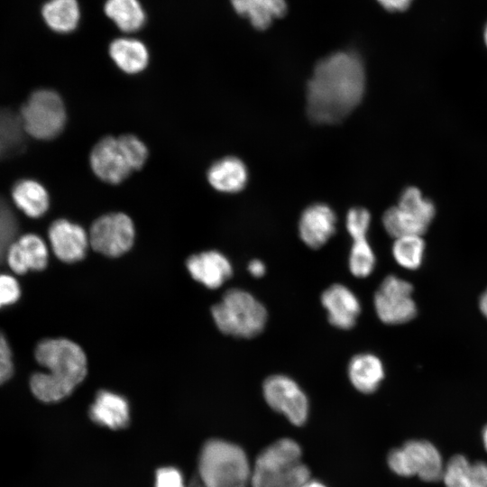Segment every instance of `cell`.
Segmentation results:
<instances>
[{"mask_svg": "<svg viewBox=\"0 0 487 487\" xmlns=\"http://www.w3.org/2000/svg\"><path fill=\"white\" fill-rule=\"evenodd\" d=\"M365 70L360 57L338 51L318 61L307 87V111L318 124H335L362 101Z\"/></svg>", "mask_w": 487, "mask_h": 487, "instance_id": "obj_1", "label": "cell"}, {"mask_svg": "<svg viewBox=\"0 0 487 487\" xmlns=\"http://www.w3.org/2000/svg\"><path fill=\"white\" fill-rule=\"evenodd\" d=\"M35 359L47 372H36L30 380L33 395L46 403L67 398L87 373V360L83 349L67 338L41 341L34 352Z\"/></svg>", "mask_w": 487, "mask_h": 487, "instance_id": "obj_2", "label": "cell"}, {"mask_svg": "<svg viewBox=\"0 0 487 487\" xmlns=\"http://www.w3.org/2000/svg\"><path fill=\"white\" fill-rule=\"evenodd\" d=\"M299 444L282 437L267 446L252 466L251 487H300L311 478Z\"/></svg>", "mask_w": 487, "mask_h": 487, "instance_id": "obj_3", "label": "cell"}, {"mask_svg": "<svg viewBox=\"0 0 487 487\" xmlns=\"http://www.w3.org/2000/svg\"><path fill=\"white\" fill-rule=\"evenodd\" d=\"M211 314L219 331L240 338L260 335L268 319L264 305L250 292L237 288L226 290L211 308Z\"/></svg>", "mask_w": 487, "mask_h": 487, "instance_id": "obj_4", "label": "cell"}, {"mask_svg": "<svg viewBox=\"0 0 487 487\" xmlns=\"http://www.w3.org/2000/svg\"><path fill=\"white\" fill-rule=\"evenodd\" d=\"M199 474L206 487H247L252 466L242 447L212 439L202 449Z\"/></svg>", "mask_w": 487, "mask_h": 487, "instance_id": "obj_5", "label": "cell"}, {"mask_svg": "<svg viewBox=\"0 0 487 487\" xmlns=\"http://www.w3.org/2000/svg\"><path fill=\"white\" fill-rule=\"evenodd\" d=\"M389 468L401 477L418 476L434 482L443 477L444 464L437 448L429 441L412 439L393 448L387 456Z\"/></svg>", "mask_w": 487, "mask_h": 487, "instance_id": "obj_6", "label": "cell"}, {"mask_svg": "<svg viewBox=\"0 0 487 487\" xmlns=\"http://www.w3.org/2000/svg\"><path fill=\"white\" fill-rule=\"evenodd\" d=\"M20 118L24 131L40 140L58 136L66 124V110L61 97L53 90L33 92L23 106Z\"/></svg>", "mask_w": 487, "mask_h": 487, "instance_id": "obj_7", "label": "cell"}, {"mask_svg": "<svg viewBox=\"0 0 487 487\" xmlns=\"http://www.w3.org/2000/svg\"><path fill=\"white\" fill-rule=\"evenodd\" d=\"M262 395L268 406L283 415L295 427L303 426L308 418L309 403L300 386L284 374H272L262 383Z\"/></svg>", "mask_w": 487, "mask_h": 487, "instance_id": "obj_8", "label": "cell"}, {"mask_svg": "<svg viewBox=\"0 0 487 487\" xmlns=\"http://www.w3.org/2000/svg\"><path fill=\"white\" fill-rule=\"evenodd\" d=\"M413 286L396 276H386L373 297V306L379 319L386 325H400L412 320L417 306L412 298Z\"/></svg>", "mask_w": 487, "mask_h": 487, "instance_id": "obj_9", "label": "cell"}, {"mask_svg": "<svg viewBox=\"0 0 487 487\" xmlns=\"http://www.w3.org/2000/svg\"><path fill=\"white\" fill-rule=\"evenodd\" d=\"M134 237L132 219L121 212L101 216L94 221L88 234L93 250L108 257H118L128 252Z\"/></svg>", "mask_w": 487, "mask_h": 487, "instance_id": "obj_10", "label": "cell"}, {"mask_svg": "<svg viewBox=\"0 0 487 487\" xmlns=\"http://www.w3.org/2000/svg\"><path fill=\"white\" fill-rule=\"evenodd\" d=\"M90 166L96 176L109 184H119L133 171L118 139L106 136L93 147L89 156Z\"/></svg>", "mask_w": 487, "mask_h": 487, "instance_id": "obj_11", "label": "cell"}, {"mask_svg": "<svg viewBox=\"0 0 487 487\" xmlns=\"http://www.w3.org/2000/svg\"><path fill=\"white\" fill-rule=\"evenodd\" d=\"M48 235L52 251L60 261L72 263L85 257L89 238L79 225L58 219L50 225Z\"/></svg>", "mask_w": 487, "mask_h": 487, "instance_id": "obj_12", "label": "cell"}, {"mask_svg": "<svg viewBox=\"0 0 487 487\" xmlns=\"http://www.w3.org/2000/svg\"><path fill=\"white\" fill-rule=\"evenodd\" d=\"M320 299L333 326L343 330L354 326L361 313V303L348 287L340 283L332 284L323 291Z\"/></svg>", "mask_w": 487, "mask_h": 487, "instance_id": "obj_13", "label": "cell"}, {"mask_svg": "<svg viewBox=\"0 0 487 487\" xmlns=\"http://www.w3.org/2000/svg\"><path fill=\"white\" fill-rule=\"evenodd\" d=\"M336 216L326 204L315 203L300 215L299 234L302 242L311 249H318L335 234Z\"/></svg>", "mask_w": 487, "mask_h": 487, "instance_id": "obj_14", "label": "cell"}, {"mask_svg": "<svg viewBox=\"0 0 487 487\" xmlns=\"http://www.w3.org/2000/svg\"><path fill=\"white\" fill-rule=\"evenodd\" d=\"M186 266L194 280L212 289L221 287L233 274L230 261L215 250L189 256Z\"/></svg>", "mask_w": 487, "mask_h": 487, "instance_id": "obj_15", "label": "cell"}, {"mask_svg": "<svg viewBox=\"0 0 487 487\" xmlns=\"http://www.w3.org/2000/svg\"><path fill=\"white\" fill-rule=\"evenodd\" d=\"M10 268L18 274L41 271L48 263V249L44 241L34 234H27L14 242L7 253Z\"/></svg>", "mask_w": 487, "mask_h": 487, "instance_id": "obj_16", "label": "cell"}, {"mask_svg": "<svg viewBox=\"0 0 487 487\" xmlns=\"http://www.w3.org/2000/svg\"><path fill=\"white\" fill-rule=\"evenodd\" d=\"M347 374L353 387L363 394H371L378 390L385 377L384 366L381 359L371 353H362L352 357L348 363Z\"/></svg>", "mask_w": 487, "mask_h": 487, "instance_id": "obj_17", "label": "cell"}, {"mask_svg": "<svg viewBox=\"0 0 487 487\" xmlns=\"http://www.w3.org/2000/svg\"><path fill=\"white\" fill-rule=\"evenodd\" d=\"M207 178L216 190L233 194L241 191L248 181V170L239 158L224 157L215 161L208 169Z\"/></svg>", "mask_w": 487, "mask_h": 487, "instance_id": "obj_18", "label": "cell"}, {"mask_svg": "<svg viewBox=\"0 0 487 487\" xmlns=\"http://www.w3.org/2000/svg\"><path fill=\"white\" fill-rule=\"evenodd\" d=\"M41 23L52 32L70 33L80 20L78 0H45L39 7Z\"/></svg>", "mask_w": 487, "mask_h": 487, "instance_id": "obj_19", "label": "cell"}, {"mask_svg": "<svg viewBox=\"0 0 487 487\" xmlns=\"http://www.w3.org/2000/svg\"><path fill=\"white\" fill-rule=\"evenodd\" d=\"M89 416L96 423L109 428L124 427L129 421L128 402L119 394L100 391L90 407Z\"/></svg>", "mask_w": 487, "mask_h": 487, "instance_id": "obj_20", "label": "cell"}, {"mask_svg": "<svg viewBox=\"0 0 487 487\" xmlns=\"http://www.w3.org/2000/svg\"><path fill=\"white\" fill-rule=\"evenodd\" d=\"M446 487H487V463H470L467 457L455 455L444 468Z\"/></svg>", "mask_w": 487, "mask_h": 487, "instance_id": "obj_21", "label": "cell"}, {"mask_svg": "<svg viewBox=\"0 0 487 487\" xmlns=\"http://www.w3.org/2000/svg\"><path fill=\"white\" fill-rule=\"evenodd\" d=\"M108 51L115 65L127 74L142 71L149 62L148 49L137 39L117 38L110 43Z\"/></svg>", "mask_w": 487, "mask_h": 487, "instance_id": "obj_22", "label": "cell"}, {"mask_svg": "<svg viewBox=\"0 0 487 487\" xmlns=\"http://www.w3.org/2000/svg\"><path fill=\"white\" fill-rule=\"evenodd\" d=\"M12 198L15 206L32 218L43 216L50 207L48 191L34 179L17 181L12 188Z\"/></svg>", "mask_w": 487, "mask_h": 487, "instance_id": "obj_23", "label": "cell"}, {"mask_svg": "<svg viewBox=\"0 0 487 487\" xmlns=\"http://www.w3.org/2000/svg\"><path fill=\"white\" fill-rule=\"evenodd\" d=\"M231 4L239 15L248 18L258 30L267 29L287 10L285 0H231Z\"/></svg>", "mask_w": 487, "mask_h": 487, "instance_id": "obj_24", "label": "cell"}, {"mask_svg": "<svg viewBox=\"0 0 487 487\" xmlns=\"http://www.w3.org/2000/svg\"><path fill=\"white\" fill-rule=\"evenodd\" d=\"M105 13L124 32L140 30L145 23V13L139 0H106Z\"/></svg>", "mask_w": 487, "mask_h": 487, "instance_id": "obj_25", "label": "cell"}, {"mask_svg": "<svg viewBox=\"0 0 487 487\" xmlns=\"http://www.w3.org/2000/svg\"><path fill=\"white\" fill-rule=\"evenodd\" d=\"M25 131L20 115L0 109V160L19 154L25 146Z\"/></svg>", "mask_w": 487, "mask_h": 487, "instance_id": "obj_26", "label": "cell"}, {"mask_svg": "<svg viewBox=\"0 0 487 487\" xmlns=\"http://www.w3.org/2000/svg\"><path fill=\"white\" fill-rule=\"evenodd\" d=\"M397 206L409 217L427 229L436 213L434 204L424 198L421 191L415 187H409L402 191Z\"/></svg>", "mask_w": 487, "mask_h": 487, "instance_id": "obj_27", "label": "cell"}, {"mask_svg": "<svg viewBox=\"0 0 487 487\" xmlns=\"http://www.w3.org/2000/svg\"><path fill=\"white\" fill-rule=\"evenodd\" d=\"M425 252V243L421 235H405L395 238L392 255L396 262L408 270L420 267Z\"/></svg>", "mask_w": 487, "mask_h": 487, "instance_id": "obj_28", "label": "cell"}, {"mask_svg": "<svg viewBox=\"0 0 487 487\" xmlns=\"http://www.w3.org/2000/svg\"><path fill=\"white\" fill-rule=\"evenodd\" d=\"M375 264L376 257L367 238L353 240L348 258L350 272L356 278H366L372 274Z\"/></svg>", "mask_w": 487, "mask_h": 487, "instance_id": "obj_29", "label": "cell"}, {"mask_svg": "<svg viewBox=\"0 0 487 487\" xmlns=\"http://www.w3.org/2000/svg\"><path fill=\"white\" fill-rule=\"evenodd\" d=\"M385 231L392 237L405 235H422L427 228L412 220L398 206L388 208L382 216Z\"/></svg>", "mask_w": 487, "mask_h": 487, "instance_id": "obj_30", "label": "cell"}, {"mask_svg": "<svg viewBox=\"0 0 487 487\" xmlns=\"http://www.w3.org/2000/svg\"><path fill=\"white\" fill-rule=\"evenodd\" d=\"M117 139L132 170H140L148 158L144 142L133 134H124Z\"/></svg>", "mask_w": 487, "mask_h": 487, "instance_id": "obj_31", "label": "cell"}, {"mask_svg": "<svg viewBox=\"0 0 487 487\" xmlns=\"http://www.w3.org/2000/svg\"><path fill=\"white\" fill-rule=\"evenodd\" d=\"M371 224V215L363 207H353L346 215L345 226L353 240L366 238Z\"/></svg>", "mask_w": 487, "mask_h": 487, "instance_id": "obj_32", "label": "cell"}, {"mask_svg": "<svg viewBox=\"0 0 487 487\" xmlns=\"http://www.w3.org/2000/svg\"><path fill=\"white\" fill-rule=\"evenodd\" d=\"M15 229V218L5 201L0 198V254Z\"/></svg>", "mask_w": 487, "mask_h": 487, "instance_id": "obj_33", "label": "cell"}, {"mask_svg": "<svg viewBox=\"0 0 487 487\" xmlns=\"http://www.w3.org/2000/svg\"><path fill=\"white\" fill-rule=\"evenodd\" d=\"M21 289L17 280L7 274H0V308L16 302Z\"/></svg>", "mask_w": 487, "mask_h": 487, "instance_id": "obj_34", "label": "cell"}, {"mask_svg": "<svg viewBox=\"0 0 487 487\" xmlns=\"http://www.w3.org/2000/svg\"><path fill=\"white\" fill-rule=\"evenodd\" d=\"M14 372L11 348L5 336L0 332V384L9 380Z\"/></svg>", "mask_w": 487, "mask_h": 487, "instance_id": "obj_35", "label": "cell"}, {"mask_svg": "<svg viewBox=\"0 0 487 487\" xmlns=\"http://www.w3.org/2000/svg\"><path fill=\"white\" fill-rule=\"evenodd\" d=\"M155 487H184L182 476L175 468H161L156 473Z\"/></svg>", "mask_w": 487, "mask_h": 487, "instance_id": "obj_36", "label": "cell"}, {"mask_svg": "<svg viewBox=\"0 0 487 487\" xmlns=\"http://www.w3.org/2000/svg\"><path fill=\"white\" fill-rule=\"evenodd\" d=\"M386 10L391 12H401L406 10L412 0H377Z\"/></svg>", "mask_w": 487, "mask_h": 487, "instance_id": "obj_37", "label": "cell"}, {"mask_svg": "<svg viewBox=\"0 0 487 487\" xmlns=\"http://www.w3.org/2000/svg\"><path fill=\"white\" fill-rule=\"evenodd\" d=\"M247 270L253 277L261 278L266 272V266L261 260L253 259L249 262Z\"/></svg>", "mask_w": 487, "mask_h": 487, "instance_id": "obj_38", "label": "cell"}, {"mask_svg": "<svg viewBox=\"0 0 487 487\" xmlns=\"http://www.w3.org/2000/svg\"><path fill=\"white\" fill-rule=\"evenodd\" d=\"M479 307H480L481 312L487 318V289L483 291V293L480 297Z\"/></svg>", "mask_w": 487, "mask_h": 487, "instance_id": "obj_39", "label": "cell"}, {"mask_svg": "<svg viewBox=\"0 0 487 487\" xmlns=\"http://www.w3.org/2000/svg\"><path fill=\"white\" fill-rule=\"evenodd\" d=\"M300 487H326V484L320 481L310 478L308 481L304 482Z\"/></svg>", "mask_w": 487, "mask_h": 487, "instance_id": "obj_40", "label": "cell"}, {"mask_svg": "<svg viewBox=\"0 0 487 487\" xmlns=\"http://www.w3.org/2000/svg\"><path fill=\"white\" fill-rule=\"evenodd\" d=\"M482 439L483 446L487 451V426H485L484 428L482 429Z\"/></svg>", "mask_w": 487, "mask_h": 487, "instance_id": "obj_41", "label": "cell"}, {"mask_svg": "<svg viewBox=\"0 0 487 487\" xmlns=\"http://www.w3.org/2000/svg\"><path fill=\"white\" fill-rule=\"evenodd\" d=\"M483 41H484V43L487 47V24L485 25L484 27V31H483Z\"/></svg>", "mask_w": 487, "mask_h": 487, "instance_id": "obj_42", "label": "cell"}]
</instances>
